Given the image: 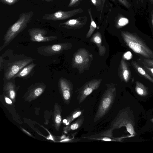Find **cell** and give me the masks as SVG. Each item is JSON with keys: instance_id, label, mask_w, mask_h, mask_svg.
<instances>
[{"instance_id": "obj_1", "label": "cell", "mask_w": 153, "mask_h": 153, "mask_svg": "<svg viewBox=\"0 0 153 153\" xmlns=\"http://www.w3.org/2000/svg\"><path fill=\"white\" fill-rule=\"evenodd\" d=\"M35 60L24 54H13V52L4 63V82L12 79L23 68Z\"/></svg>"}, {"instance_id": "obj_2", "label": "cell", "mask_w": 153, "mask_h": 153, "mask_svg": "<svg viewBox=\"0 0 153 153\" xmlns=\"http://www.w3.org/2000/svg\"><path fill=\"white\" fill-rule=\"evenodd\" d=\"M34 15V12L30 11L21 13L17 20L10 26L4 34V42L0 47L1 51L10 44L20 33L27 27Z\"/></svg>"}, {"instance_id": "obj_3", "label": "cell", "mask_w": 153, "mask_h": 153, "mask_svg": "<svg viewBox=\"0 0 153 153\" xmlns=\"http://www.w3.org/2000/svg\"><path fill=\"white\" fill-rule=\"evenodd\" d=\"M121 33L126 45L134 52L147 59L153 58V51L136 33L124 31Z\"/></svg>"}, {"instance_id": "obj_4", "label": "cell", "mask_w": 153, "mask_h": 153, "mask_svg": "<svg viewBox=\"0 0 153 153\" xmlns=\"http://www.w3.org/2000/svg\"><path fill=\"white\" fill-rule=\"evenodd\" d=\"M116 96V88L115 86L108 85L101 99L100 104L94 116V122L104 117L111 108Z\"/></svg>"}, {"instance_id": "obj_5", "label": "cell", "mask_w": 153, "mask_h": 153, "mask_svg": "<svg viewBox=\"0 0 153 153\" xmlns=\"http://www.w3.org/2000/svg\"><path fill=\"white\" fill-rule=\"evenodd\" d=\"M71 47L69 43H60L39 47L37 48V52L40 55L50 56L59 54Z\"/></svg>"}, {"instance_id": "obj_6", "label": "cell", "mask_w": 153, "mask_h": 153, "mask_svg": "<svg viewBox=\"0 0 153 153\" xmlns=\"http://www.w3.org/2000/svg\"><path fill=\"white\" fill-rule=\"evenodd\" d=\"M93 59L92 55L85 49H80L76 52L72 60L73 65L80 71L87 67Z\"/></svg>"}, {"instance_id": "obj_7", "label": "cell", "mask_w": 153, "mask_h": 153, "mask_svg": "<svg viewBox=\"0 0 153 153\" xmlns=\"http://www.w3.org/2000/svg\"><path fill=\"white\" fill-rule=\"evenodd\" d=\"M83 12V9L81 8L68 11L59 10L52 13H46L42 16V19L47 20H62L70 18Z\"/></svg>"}, {"instance_id": "obj_8", "label": "cell", "mask_w": 153, "mask_h": 153, "mask_svg": "<svg viewBox=\"0 0 153 153\" xmlns=\"http://www.w3.org/2000/svg\"><path fill=\"white\" fill-rule=\"evenodd\" d=\"M102 79H94L86 83L80 89L77 99L79 104L83 102L94 90L100 86Z\"/></svg>"}, {"instance_id": "obj_9", "label": "cell", "mask_w": 153, "mask_h": 153, "mask_svg": "<svg viewBox=\"0 0 153 153\" xmlns=\"http://www.w3.org/2000/svg\"><path fill=\"white\" fill-rule=\"evenodd\" d=\"M58 88L64 103L69 104L73 92L72 84L65 78L61 77L58 80Z\"/></svg>"}, {"instance_id": "obj_10", "label": "cell", "mask_w": 153, "mask_h": 153, "mask_svg": "<svg viewBox=\"0 0 153 153\" xmlns=\"http://www.w3.org/2000/svg\"><path fill=\"white\" fill-rule=\"evenodd\" d=\"M28 32L30 40L33 42H49L57 39V36H46L48 33L47 31L41 28H30L28 30Z\"/></svg>"}, {"instance_id": "obj_11", "label": "cell", "mask_w": 153, "mask_h": 153, "mask_svg": "<svg viewBox=\"0 0 153 153\" xmlns=\"http://www.w3.org/2000/svg\"><path fill=\"white\" fill-rule=\"evenodd\" d=\"M46 86L43 82H35L28 88L25 95V100L30 102L37 98L44 91Z\"/></svg>"}, {"instance_id": "obj_12", "label": "cell", "mask_w": 153, "mask_h": 153, "mask_svg": "<svg viewBox=\"0 0 153 153\" xmlns=\"http://www.w3.org/2000/svg\"><path fill=\"white\" fill-rule=\"evenodd\" d=\"M87 21L86 16H81L61 23L59 24V27L68 29H78L85 25Z\"/></svg>"}, {"instance_id": "obj_13", "label": "cell", "mask_w": 153, "mask_h": 153, "mask_svg": "<svg viewBox=\"0 0 153 153\" xmlns=\"http://www.w3.org/2000/svg\"><path fill=\"white\" fill-rule=\"evenodd\" d=\"M36 65L33 62L30 63L21 69L12 79H15L17 77L23 79L28 78L33 74Z\"/></svg>"}, {"instance_id": "obj_14", "label": "cell", "mask_w": 153, "mask_h": 153, "mask_svg": "<svg viewBox=\"0 0 153 153\" xmlns=\"http://www.w3.org/2000/svg\"><path fill=\"white\" fill-rule=\"evenodd\" d=\"M12 79L4 82L3 90L7 96L10 98L12 101L15 102L16 95V86Z\"/></svg>"}, {"instance_id": "obj_15", "label": "cell", "mask_w": 153, "mask_h": 153, "mask_svg": "<svg viewBox=\"0 0 153 153\" xmlns=\"http://www.w3.org/2000/svg\"><path fill=\"white\" fill-rule=\"evenodd\" d=\"M119 73L122 79L127 82L130 79L131 74L128 65L123 59H122L120 62Z\"/></svg>"}, {"instance_id": "obj_16", "label": "cell", "mask_w": 153, "mask_h": 153, "mask_svg": "<svg viewBox=\"0 0 153 153\" xmlns=\"http://www.w3.org/2000/svg\"><path fill=\"white\" fill-rule=\"evenodd\" d=\"M61 112L60 106L56 103L53 109V120L55 128L57 131L59 130L62 123Z\"/></svg>"}, {"instance_id": "obj_17", "label": "cell", "mask_w": 153, "mask_h": 153, "mask_svg": "<svg viewBox=\"0 0 153 153\" xmlns=\"http://www.w3.org/2000/svg\"><path fill=\"white\" fill-rule=\"evenodd\" d=\"M84 120V116L82 114L73 122L67 125L63 128L64 133L67 134L69 132L77 129L82 125Z\"/></svg>"}, {"instance_id": "obj_18", "label": "cell", "mask_w": 153, "mask_h": 153, "mask_svg": "<svg viewBox=\"0 0 153 153\" xmlns=\"http://www.w3.org/2000/svg\"><path fill=\"white\" fill-rule=\"evenodd\" d=\"M102 35L99 32H97L94 34L91 39L92 42L94 43L99 49V53L100 56H104L106 52V48L102 45Z\"/></svg>"}, {"instance_id": "obj_19", "label": "cell", "mask_w": 153, "mask_h": 153, "mask_svg": "<svg viewBox=\"0 0 153 153\" xmlns=\"http://www.w3.org/2000/svg\"><path fill=\"white\" fill-rule=\"evenodd\" d=\"M84 109H81L79 108H77L73 111L63 121L65 125H68L74 120L82 114L84 111Z\"/></svg>"}, {"instance_id": "obj_20", "label": "cell", "mask_w": 153, "mask_h": 153, "mask_svg": "<svg viewBox=\"0 0 153 153\" xmlns=\"http://www.w3.org/2000/svg\"><path fill=\"white\" fill-rule=\"evenodd\" d=\"M131 64L133 67L137 70V71L146 79L153 83V78H152L146 71L141 67L136 62L132 61Z\"/></svg>"}, {"instance_id": "obj_21", "label": "cell", "mask_w": 153, "mask_h": 153, "mask_svg": "<svg viewBox=\"0 0 153 153\" xmlns=\"http://www.w3.org/2000/svg\"><path fill=\"white\" fill-rule=\"evenodd\" d=\"M87 11L90 19V25L89 29L87 33L86 37L87 38L90 37L97 28V25L94 22L92 14L91 8L87 9Z\"/></svg>"}, {"instance_id": "obj_22", "label": "cell", "mask_w": 153, "mask_h": 153, "mask_svg": "<svg viewBox=\"0 0 153 153\" xmlns=\"http://www.w3.org/2000/svg\"><path fill=\"white\" fill-rule=\"evenodd\" d=\"M135 83V89L137 94L142 96L146 95L147 94V91L146 87L139 81H137Z\"/></svg>"}, {"instance_id": "obj_23", "label": "cell", "mask_w": 153, "mask_h": 153, "mask_svg": "<svg viewBox=\"0 0 153 153\" xmlns=\"http://www.w3.org/2000/svg\"><path fill=\"white\" fill-rule=\"evenodd\" d=\"M102 136L100 137H88L87 138L92 140H100L104 141H118V140L117 139L112 137V136H109L104 135H101Z\"/></svg>"}, {"instance_id": "obj_24", "label": "cell", "mask_w": 153, "mask_h": 153, "mask_svg": "<svg viewBox=\"0 0 153 153\" xmlns=\"http://www.w3.org/2000/svg\"><path fill=\"white\" fill-rule=\"evenodd\" d=\"M128 22V20L127 18L121 17L119 18L116 21L115 23L116 27L119 28L126 25Z\"/></svg>"}, {"instance_id": "obj_25", "label": "cell", "mask_w": 153, "mask_h": 153, "mask_svg": "<svg viewBox=\"0 0 153 153\" xmlns=\"http://www.w3.org/2000/svg\"><path fill=\"white\" fill-rule=\"evenodd\" d=\"M106 0H97V6L96 7L98 11H100V19H101L104 4Z\"/></svg>"}, {"instance_id": "obj_26", "label": "cell", "mask_w": 153, "mask_h": 153, "mask_svg": "<svg viewBox=\"0 0 153 153\" xmlns=\"http://www.w3.org/2000/svg\"><path fill=\"white\" fill-rule=\"evenodd\" d=\"M20 0H0L2 3L7 5L11 6L19 2Z\"/></svg>"}, {"instance_id": "obj_27", "label": "cell", "mask_w": 153, "mask_h": 153, "mask_svg": "<svg viewBox=\"0 0 153 153\" xmlns=\"http://www.w3.org/2000/svg\"><path fill=\"white\" fill-rule=\"evenodd\" d=\"M143 62L144 65L153 68V60L146 58L144 59Z\"/></svg>"}, {"instance_id": "obj_28", "label": "cell", "mask_w": 153, "mask_h": 153, "mask_svg": "<svg viewBox=\"0 0 153 153\" xmlns=\"http://www.w3.org/2000/svg\"><path fill=\"white\" fill-rule=\"evenodd\" d=\"M118 1L127 8H130L131 5L127 0H118Z\"/></svg>"}, {"instance_id": "obj_29", "label": "cell", "mask_w": 153, "mask_h": 153, "mask_svg": "<svg viewBox=\"0 0 153 153\" xmlns=\"http://www.w3.org/2000/svg\"><path fill=\"white\" fill-rule=\"evenodd\" d=\"M144 68L149 74L153 76V68L150 67L145 65Z\"/></svg>"}, {"instance_id": "obj_30", "label": "cell", "mask_w": 153, "mask_h": 153, "mask_svg": "<svg viewBox=\"0 0 153 153\" xmlns=\"http://www.w3.org/2000/svg\"><path fill=\"white\" fill-rule=\"evenodd\" d=\"M80 0H70L68 5L69 7L74 6L77 4Z\"/></svg>"}, {"instance_id": "obj_31", "label": "cell", "mask_w": 153, "mask_h": 153, "mask_svg": "<svg viewBox=\"0 0 153 153\" xmlns=\"http://www.w3.org/2000/svg\"><path fill=\"white\" fill-rule=\"evenodd\" d=\"M132 54L131 52L128 51L124 53L123 57L127 60H129L132 58Z\"/></svg>"}, {"instance_id": "obj_32", "label": "cell", "mask_w": 153, "mask_h": 153, "mask_svg": "<svg viewBox=\"0 0 153 153\" xmlns=\"http://www.w3.org/2000/svg\"><path fill=\"white\" fill-rule=\"evenodd\" d=\"M5 100L6 102L8 104L11 105L12 104V100L7 97H5Z\"/></svg>"}, {"instance_id": "obj_33", "label": "cell", "mask_w": 153, "mask_h": 153, "mask_svg": "<svg viewBox=\"0 0 153 153\" xmlns=\"http://www.w3.org/2000/svg\"><path fill=\"white\" fill-rule=\"evenodd\" d=\"M21 129H22V131L25 132L26 134H28V135L32 137V136L31 134H30L29 132H28L27 131H26L25 129L21 128Z\"/></svg>"}, {"instance_id": "obj_34", "label": "cell", "mask_w": 153, "mask_h": 153, "mask_svg": "<svg viewBox=\"0 0 153 153\" xmlns=\"http://www.w3.org/2000/svg\"><path fill=\"white\" fill-rule=\"evenodd\" d=\"M93 4L96 7L97 6V0H91Z\"/></svg>"}, {"instance_id": "obj_35", "label": "cell", "mask_w": 153, "mask_h": 153, "mask_svg": "<svg viewBox=\"0 0 153 153\" xmlns=\"http://www.w3.org/2000/svg\"><path fill=\"white\" fill-rule=\"evenodd\" d=\"M152 21L153 28V10L152 12Z\"/></svg>"}, {"instance_id": "obj_36", "label": "cell", "mask_w": 153, "mask_h": 153, "mask_svg": "<svg viewBox=\"0 0 153 153\" xmlns=\"http://www.w3.org/2000/svg\"><path fill=\"white\" fill-rule=\"evenodd\" d=\"M42 1H46L47 2H52L53 1V0H41Z\"/></svg>"}, {"instance_id": "obj_37", "label": "cell", "mask_w": 153, "mask_h": 153, "mask_svg": "<svg viewBox=\"0 0 153 153\" xmlns=\"http://www.w3.org/2000/svg\"><path fill=\"white\" fill-rule=\"evenodd\" d=\"M149 1L152 4H153V0H149Z\"/></svg>"}, {"instance_id": "obj_38", "label": "cell", "mask_w": 153, "mask_h": 153, "mask_svg": "<svg viewBox=\"0 0 153 153\" xmlns=\"http://www.w3.org/2000/svg\"><path fill=\"white\" fill-rule=\"evenodd\" d=\"M151 121H152V122H153V118L151 119Z\"/></svg>"}, {"instance_id": "obj_39", "label": "cell", "mask_w": 153, "mask_h": 153, "mask_svg": "<svg viewBox=\"0 0 153 153\" xmlns=\"http://www.w3.org/2000/svg\"></svg>"}]
</instances>
